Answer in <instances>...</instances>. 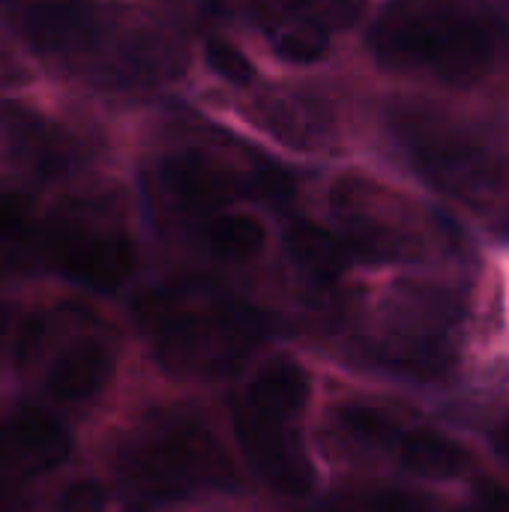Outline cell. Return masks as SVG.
Here are the masks:
<instances>
[{
	"label": "cell",
	"instance_id": "7402d4cb",
	"mask_svg": "<svg viewBox=\"0 0 509 512\" xmlns=\"http://www.w3.org/2000/svg\"><path fill=\"white\" fill-rule=\"evenodd\" d=\"M204 60H207V66L216 72V75H222L225 81H231V84H249L252 78H255V66H252V60L240 51V48H234L228 39H207V45H204Z\"/></svg>",
	"mask_w": 509,
	"mask_h": 512
},
{
	"label": "cell",
	"instance_id": "5b68a950",
	"mask_svg": "<svg viewBox=\"0 0 509 512\" xmlns=\"http://www.w3.org/2000/svg\"><path fill=\"white\" fill-rule=\"evenodd\" d=\"M120 480L147 501L231 489L234 468L213 432L186 411L147 414L120 444Z\"/></svg>",
	"mask_w": 509,
	"mask_h": 512
},
{
	"label": "cell",
	"instance_id": "52a82bcc",
	"mask_svg": "<svg viewBox=\"0 0 509 512\" xmlns=\"http://www.w3.org/2000/svg\"><path fill=\"white\" fill-rule=\"evenodd\" d=\"M150 189L156 204L180 219L216 216L237 198H261L267 204H285L294 198V177L261 156L243 162L216 147H186L168 153L150 171Z\"/></svg>",
	"mask_w": 509,
	"mask_h": 512
},
{
	"label": "cell",
	"instance_id": "4316f807",
	"mask_svg": "<svg viewBox=\"0 0 509 512\" xmlns=\"http://www.w3.org/2000/svg\"><path fill=\"white\" fill-rule=\"evenodd\" d=\"M0 512H6V510H3V507H0Z\"/></svg>",
	"mask_w": 509,
	"mask_h": 512
},
{
	"label": "cell",
	"instance_id": "8fae6325",
	"mask_svg": "<svg viewBox=\"0 0 509 512\" xmlns=\"http://www.w3.org/2000/svg\"><path fill=\"white\" fill-rule=\"evenodd\" d=\"M336 423L360 444L393 456L405 471L423 480H456L468 471V450L426 426H405L381 408L372 405H342Z\"/></svg>",
	"mask_w": 509,
	"mask_h": 512
},
{
	"label": "cell",
	"instance_id": "2e32d148",
	"mask_svg": "<svg viewBox=\"0 0 509 512\" xmlns=\"http://www.w3.org/2000/svg\"><path fill=\"white\" fill-rule=\"evenodd\" d=\"M285 252L303 276H309L312 282H321V285L342 279L357 264V258H354L351 246L342 240V234H333V231L303 222V219L285 231Z\"/></svg>",
	"mask_w": 509,
	"mask_h": 512
},
{
	"label": "cell",
	"instance_id": "7c38bea8",
	"mask_svg": "<svg viewBox=\"0 0 509 512\" xmlns=\"http://www.w3.org/2000/svg\"><path fill=\"white\" fill-rule=\"evenodd\" d=\"M231 426L243 459L267 486L297 498L315 489V465L291 417L237 396L231 402Z\"/></svg>",
	"mask_w": 509,
	"mask_h": 512
},
{
	"label": "cell",
	"instance_id": "7a4b0ae2",
	"mask_svg": "<svg viewBox=\"0 0 509 512\" xmlns=\"http://www.w3.org/2000/svg\"><path fill=\"white\" fill-rule=\"evenodd\" d=\"M0 9L39 54L105 84H150L183 63L171 39L105 0H0Z\"/></svg>",
	"mask_w": 509,
	"mask_h": 512
},
{
	"label": "cell",
	"instance_id": "cb8c5ba5",
	"mask_svg": "<svg viewBox=\"0 0 509 512\" xmlns=\"http://www.w3.org/2000/svg\"><path fill=\"white\" fill-rule=\"evenodd\" d=\"M366 510L369 512H456L441 507V504H432V501H423V498H414V495H405V492H378L366 501Z\"/></svg>",
	"mask_w": 509,
	"mask_h": 512
},
{
	"label": "cell",
	"instance_id": "277c9868",
	"mask_svg": "<svg viewBox=\"0 0 509 512\" xmlns=\"http://www.w3.org/2000/svg\"><path fill=\"white\" fill-rule=\"evenodd\" d=\"M390 129L429 186L509 237V147L432 105H396Z\"/></svg>",
	"mask_w": 509,
	"mask_h": 512
},
{
	"label": "cell",
	"instance_id": "5bb4252c",
	"mask_svg": "<svg viewBox=\"0 0 509 512\" xmlns=\"http://www.w3.org/2000/svg\"><path fill=\"white\" fill-rule=\"evenodd\" d=\"M69 432L39 408H21L0 423V480L45 474L69 459Z\"/></svg>",
	"mask_w": 509,
	"mask_h": 512
},
{
	"label": "cell",
	"instance_id": "9a60e30c",
	"mask_svg": "<svg viewBox=\"0 0 509 512\" xmlns=\"http://www.w3.org/2000/svg\"><path fill=\"white\" fill-rule=\"evenodd\" d=\"M255 123H261L273 138L291 147H324L333 138V114L324 102L303 93H264L255 108Z\"/></svg>",
	"mask_w": 509,
	"mask_h": 512
},
{
	"label": "cell",
	"instance_id": "484cf974",
	"mask_svg": "<svg viewBox=\"0 0 509 512\" xmlns=\"http://www.w3.org/2000/svg\"><path fill=\"white\" fill-rule=\"evenodd\" d=\"M120 512H150V507H147L144 501H129V504H126Z\"/></svg>",
	"mask_w": 509,
	"mask_h": 512
},
{
	"label": "cell",
	"instance_id": "d6986e66",
	"mask_svg": "<svg viewBox=\"0 0 509 512\" xmlns=\"http://www.w3.org/2000/svg\"><path fill=\"white\" fill-rule=\"evenodd\" d=\"M42 264V219L18 195L0 198V276Z\"/></svg>",
	"mask_w": 509,
	"mask_h": 512
},
{
	"label": "cell",
	"instance_id": "e0dca14e",
	"mask_svg": "<svg viewBox=\"0 0 509 512\" xmlns=\"http://www.w3.org/2000/svg\"><path fill=\"white\" fill-rule=\"evenodd\" d=\"M249 6L267 33L288 24H312L333 33L357 24L366 0H249Z\"/></svg>",
	"mask_w": 509,
	"mask_h": 512
},
{
	"label": "cell",
	"instance_id": "603a6c76",
	"mask_svg": "<svg viewBox=\"0 0 509 512\" xmlns=\"http://www.w3.org/2000/svg\"><path fill=\"white\" fill-rule=\"evenodd\" d=\"M105 507H108V492L96 480L69 483L54 504L57 512H105Z\"/></svg>",
	"mask_w": 509,
	"mask_h": 512
},
{
	"label": "cell",
	"instance_id": "30bf717a",
	"mask_svg": "<svg viewBox=\"0 0 509 512\" xmlns=\"http://www.w3.org/2000/svg\"><path fill=\"white\" fill-rule=\"evenodd\" d=\"M39 330L54 342L45 366V390L57 402H87L105 390L114 375L117 351L102 324L81 306H60L39 315Z\"/></svg>",
	"mask_w": 509,
	"mask_h": 512
},
{
	"label": "cell",
	"instance_id": "ba28073f",
	"mask_svg": "<svg viewBox=\"0 0 509 512\" xmlns=\"http://www.w3.org/2000/svg\"><path fill=\"white\" fill-rule=\"evenodd\" d=\"M42 264L81 288L117 291L135 270V246L114 213V198H66L42 216Z\"/></svg>",
	"mask_w": 509,
	"mask_h": 512
},
{
	"label": "cell",
	"instance_id": "4fadbf2b",
	"mask_svg": "<svg viewBox=\"0 0 509 512\" xmlns=\"http://www.w3.org/2000/svg\"><path fill=\"white\" fill-rule=\"evenodd\" d=\"M0 150L36 180H54L81 159L72 132L21 105H0Z\"/></svg>",
	"mask_w": 509,
	"mask_h": 512
},
{
	"label": "cell",
	"instance_id": "ac0fdd59",
	"mask_svg": "<svg viewBox=\"0 0 509 512\" xmlns=\"http://www.w3.org/2000/svg\"><path fill=\"white\" fill-rule=\"evenodd\" d=\"M240 396H246L252 405H261L267 411L297 420L303 408L309 405L312 381H309V372L297 360L273 357L270 363L261 366V372L249 381V387Z\"/></svg>",
	"mask_w": 509,
	"mask_h": 512
},
{
	"label": "cell",
	"instance_id": "6da1fadb",
	"mask_svg": "<svg viewBox=\"0 0 509 512\" xmlns=\"http://www.w3.org/2000/svg\"><path fill=\"white\" fill-rule=\"evenodd\" d=\"M135 321L156 360L186 378H225L273 336L264 309L210 279H174L141 294Z\"/></svg>",
	"mask_w": 509,
	"mask_h": 512
},
{
	"label": "cell",
	"instance_id": "ffe728a7",
	"mask_svg": "<svg viewBox=\"0 0 509 512\" xmlns=\"http://www.w3.org/2000/svg\"><path fill=\"white\" fill-rule=\"evenodd\" d=\"M204 243L219 261L246 264L261 255L267 228L252 213H216L204 228Z\"/></svg>",
	"mask_w": 509,
	"mask_h": 512
},
{
	"label": "cell",
	"instance_id": "9c48e42d",
	"mask_svg": "<svg viewBox=\"0 0 509 512\" xmlns=\"http://www.w3.org/2000/svg\"><path fill=\"white\" fill-rule=\"evenodd\" d=\"M330 210L357 264H396L423 249L408 201L369 177H339L330 186Z\"/></svg>",
	"mask_w": 509,
	"mask_h": 512
},
{
	"label": "cell",
	"instance_id": "d4e9b609",
	"mask_svg": "<svg viewBox=\"0 0 509 512\" xmlns=\"http://www.w3.org/2000/svg\"><path fill=\"white\" fill-rule=\"evenodd\" d=\"M492 447H495V453L504 459V465L509 468V420L507 423H501V429L492 435Z\"/></svg>",
	"mask_w": 509,
	"mask_h": 512
},
{
	"label": "cell",
	"instance_id": "3957f363",
	"mask_svg": "<svg viewBox=\"0 0 509 512\" xmlns=\"http://www.w3.org/2000/svg\"><path fill=\"white\" fill-rule=\"evenodd\" d=\"M369 48L387 69L471 87L501 66L509 33L480 0H393L369 27Z\"/></svg>",
	"mask_w": 509,
	"mask_h": 512
},
{
	"label": "cell",
	"instance_id": "8992f818",
	"mask_svg": "<svg viewBox=\"0 0 509 512\" xmlns=\"http://www.w3.org/2000/svg\"><path fill=\"white\" fill-rule=\"evenodd\" d=\"M465 321L462 300L438 282L402 279L378 306L366 354L375 366L435 378L456 363V339Z\"/></svg>",
	"mask_w": 509,
	"mask_h": 512
},
{
	"label": "cell",
	"instance_id": "44dd1931",
	"mask_svg": "<svg viewBox=\"0 0 509 512\" xmlns=\"http://www.w3.org/2000/svg\"><path fill=\"white\" fill-rule=\"evenodd\" d=\"M276 54L291 63H315L330 48V33L312 24H288L270 33Z\"/></svg>",
	"mask_w": 509,
	"mask_h": 512
}]
</instances>
